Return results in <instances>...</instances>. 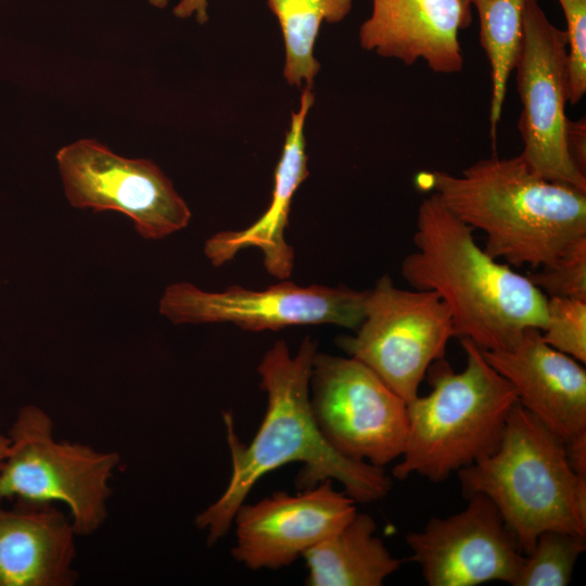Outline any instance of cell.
<instances>
[{"mask_svg":"<svg viewBox=\"0 0 586 586\" xmlns=\"http://www.w3.org/2000/svg\"><path fill=\"white\" fill-rule=\"evenodd\" d=\"M316 353V342L307 336L293 356L284 341H277L264 354L257 372L267 406L249 445L240 442L232 415L224 412L231 475L224 493L194 519L195 526L206 533L208 546L227 535L256 482L291 462L303 463L296 477L300 489L335 480L356 504L374 502L390 493L393 481L383 468L343 456L320 432L309 400Z\"/></svg>","mask_w":586,"mask_h":586,"instance_id":"obj_1","label":"cell"},{"mask_svg":"<svg viewBox=\"0 0 586 586\" xmlns=\"http://www.w3.org/2000/svg\"><path fill=\"white\" fill-rule=\"evenodd\" d=\"M415 182L484 232V251L509 266L538 269L586 237V191L542 177L520 155L480 160L459 176L421 171Z\"/></svg>","mask_w":586,"mask_h":586,"instance_id":"obj_2","label":"cell"},{"mask_svg":"<svg viewBox=\"0 0 586 586\" xmlns=\"http://www.w3.org/2000/svg\"><path fill=\"white\" fill-rule=\"evenodd\" d=\"M472 230L432 193L419 205L415 251L404 258L402 275L413 289L444 301L455 337L481 351L505 348L525 329H543L547 296L527 276L491 257Z\"/></svg>","mask_w":586,"mask_h":586,"instance_id":"obj_3","label":"cell"},{"mask_svg":"<svg viewBox=\"0 0 586 586\" xmlns=\"http://www.w3.org/2000/svg\"><path fill=\"white\" fill-rule=\"evenodd\" d=\"M462 495L487 497L523 555L538 535H586V477L571 467L564 442L519 403L497 448L457 473Z\"/></svg>","mask_w":586,"mask_h":586,"instance_id":"obj_4","label":"cell"},{"mask_svg":"<svg viewBox=\"0 0 586 586\" xmlns=\"http://www.w3.org/2000/svg\"><path fill=\"white\" fill-rule=\"evenodd\" d=\"M466 367L456 372L444 360L429 368L431 391L407 403L408 432L392 475L432 482L494 451L518 403L511 384L469 339H460Z\"/></svg>","mask_w":586,"mask_h":586,"instance_id":"obj_5","label":"cell"},{"mask_svg":"<svg viewBox=\"0 0 586 586\" xmlns=\"http://www.w3.org/2000/svg\"><path fill=\"white\" fill-rule=\"evenodd\" d=\"M0 467V501L67 507L78 536L97 532L107 517L111 479L120 463L114 450L56 440L53 421L40 407L20 408L8 431Z\"/></svg>","mask_w":586,"mask_h":586,"instance_id":"obj_6","label":"cell"},{"mask_svg":"<svg viewBox=\"0 0 586 586\" xmlns=\"http://www.w3.org/2000/svg\"><path fill=\"white\" fill-rule=\"evenodd\" d=\"M455 337L449 308L433 291L404 290L382 276L367 290L365 316L337 346L369 367L399 397L409 403L431 365L444 359Z\"/></svg>","mask_w":586,"mask_h":586,"instance_id":"obj_7","label":"cell"},{"mask_svg":"<svg viewBox=\"0 0 586 586\" xmlns=\"http://www.w3.org/2000/svg\"><path fill=\"white\" fill-rule=\"evenodd\" d=\"M309 400L320 432L343 456L381 468L402 456L407 403L361 361L317 352Z\"/></svg>","mask_w":586,"mask_h":586,"instance_id":"obj_8","label":"cell"},{"mask_svg":"<svg viewBox=\"0 0 586 586\" xmlns=\"http://www.w3.org/2000/svg\"><path fill=\"white\" fill-rule=\"evenodd\" d=\"M522 105L519 154L542 177L586 191V176L572 162L565 143L568 116V37L537 0H527L514 61Z\"/></svg>","mask_w":586,"mask_h":586,"instance_id":"obj_9","label":"cell"},{"mask_svg":"<svg viewBox=\"0 0 586 586\" xmlns=\"http://www.w3.org/2000/svg\"><path fill=\"white\" fill-rule=\"evenodd\" d=\"M56 162L73 207L122 213L145 240L164 239L190 222L189 206L151 160L127 158L81 139L61 148Z\"/></svg>","mask_w":586,"mask_h":586,"instance_id":"obj_10","label":"cell"},{"mask_svg":"<svg viewBox=\"0 0 586 586\" xmlns=\"http://www.w3.org/2000/svg\"><path fill=\"white\" fill-rule=\"evenodd\" d=\"M366 297L367 291L301 286L286 280L265 290L230 285L220 292L177 282L165 289L158 310L175 324L232 323L255 332L305 324L356 330L365 316Z\"/></svg>","mask_w":586,"mask_h":586,"instance_id":"obj_11","label":"cell"},{"mask_svg":"<svg viewBox=\"0 0 586 586\" xmlns=\"http://www.w3.org/2000/svg\"><path fill=\"white\" fill-rule=\"evenodd\" d=\"M467 499L461 511L407 533L410 560L430 586L512 585L524 556L513 534L487 497Z\"/></svg>","mask_w":586,"mask_h":586,"instance_id":"obj_12","label":"cell"},{"mask_svg":"<svg viewBox=\"0 0 586 586\" xmlns=\"http://www.w3.org/2000/svg\"><path fill=\"white\" fill-rule=\"evenodd\" d=\"M357 512L356 501L332 480L292 495L277 492L235 511L232 557L251 570L288 566L342 527Z\"/></svg>","mask_w":586,"mask_h":586,"instance_id":"obj_13","label":"cell"},{"mask_svg":"<svg viewBox=\"0 0 586 586\" xmlns=\"http://www.w3.org/2000/svg\"><path fill=\"white\" fill-rule=\"evenodd\" d=\"M513 387L518 403L564 444L586 436V371L583 364L548 345L527 328L511 345L482 351Z\"/></svg>","mask_w":586,"mask_h":586,"instance_id":"obj_14","label":"cell"},{"mask_svg":"<svg viewBox=\"0 0 586 586\" xmlns=\"http://www.w3.org/2000/svg\"><path fill=\"white\" fill-rule=\"evenodd\" d=\"M359 28L362 49L405 65L423 61L436 74L463 67L459 33L472 22L464 0H371Z\"/></svg>","mask_w":586,"mask_h":586,"instance_id":"obj_15","label":"cell"},{"mask_svg":"<svg viewBox=\"0 0 586 586\" xmlns=\"http://www.w3.org/2000/svg\"><path fill=\"white\" fill-rule=\"evenodd\" d=\"M314 102L313 89L304 88L300 107L291 115L266 212L244 229L220 231L206 240L204 253L213 266L225 265L240 251L256 247L262 251L264 267L272 277L286 280L292 275L295 256L285 240V229L294 194L309 175L304 130Z\"/></svg>","mask_w":586,"mask_h":586,"instance_id":"obj_16","label":"cell"},{"mask_svg":"<svg viewBox=\"0 0 586 586\" xmlns=\"http://www.w3.org/2000/svg\"><path fill=\"white\" fill-rule=\"evenodd\" d=\"M76 533L53 504L0 505V586H71Z\"/></svg>","mask_w":586,"mask_h":586,"instance_id":"obj_17","label":"cell"},{"mask_svg":"<svg viewBox=\"0 0 586 586\" xmlns=\"http://www.w3.org/2000/svg\"><path fill=\"white\" fill-rule=\"evenodd\" d=\"M374 520L356 512L342 527L308 549L303 558L309 586H381L396 572L395 558L377 536Z\"/></svg>","mask_w":586,"mask_h":586,"instance_id":"obj_18","label":"cell"},{"mask_svg":"<svg viewBox=\"0 0 586 586\" xmlns=\"http://www.w3.org/2000/svg\"><path fill=\"white\" fill-rule=\"evenodd\" d=\"M277 17L284 43L283 78L297 88L313 89L320 71L314 55L322 23H339L349 13L353 0H266Z\"/></svg>","mask_w":586,"mask_h":586,"instance_id":"obj_19","label":"cell"},{"mask_svg":"<svg viewBox=\"0 0 586 586\" xmlns=\"http://www.w3.org/2000/svg\"><path fill=\"white\" fill-rule=\"evenodd\" d=\"M480 21V42L491 67V136L496 137L506 100L507 85L513 71L522 34L523 12L527 0H464Z\"/></svg>","mask_w":586,"mask_h":586,"instance_id":"obj_20","label":"cell"},{"mask_svg":"<svg viewBox=\"0 0 586 586\" xmlns=\"http://www.w3.org/2000/svg\"><path fill=\"white\" fill-rule=\"evenodd\" d=\"M586 549V535L546 531L523 556L512 586H566L575 564Z\"/></svg>","mask_w":586,"mask_h":586,"instance_id":"obj_21","label":"cell"},{"mask_svg":"<svg viewBox=\"0 0 586 586\" xmlns=\"http://www.w3.org/2000/svg\"><path fill=\"white\" fill-rule=\"evenodd\" d=\"M543 340L557 351L586 362V301L547 297Z\"/></svg>","mask_w":586,"mask_h":586,"instance_id":"obj_22","label":"cell"},{"mask_svg":"<svg viewBox=\"0 0 586 586\" xmlns=\"http://www.w3.org/2000/svg\"><path fill=\"white\" fill-rule=\"evenodd\" d=\"M527 278L547 297L586 301V237Z\"/></svg>","mask_w":586,"mask_h":586,"instance_id":"obj_23","label":"cell"},{"mask_svg":"<svg viewBox=\"0 0 586 586\" xmlns=\"http://www.w3.org/2000/svg\"><path fill=\"white\" fill-rule=\"evenodd\" d=\"M568 37V97L571 104L586 93V0H558Z\"/></svg>","mask_w":586,"mask_h":586,"instance_id":"obj_24","label":"cell"},{"mask_svg":"<svg viewBox=\"0 0 586 586\" xmlns=\"http://www.w3.org/2000/svg\"><path fill=\"white\" fill-rule=\"evenodd\" d=\"M568 153L576 168L586 176V119H568L565 129Z\"/></svg>","mask_w":586,"mask_h":586,"instance_id":"obj_25","label":"cell"},{"mask_svg":"<svg viewBox=\"0 0 586 586\" xmlns=\"http://www.w3.org/2000/svg\"><path fill=\"white\" fill-rule=\"evenodd\" d=\"M169 0H149V2L157 8H164ZM174 14L179 18L195 16L200 24L208 21L207 0H180L174 8Z\"/></svg>","mask_w":586,"mask_h":586,"instance_id":"obj_26","label":"cell"},{"mask_svg":"<svg viewBox=\"0 0 586 586\" xmlns=\"http://www.w3.org/2000/svg\"><path fill=\"white\" fill-rule=\"evenodd\" d=\"M572 469L586 477V436L565 445Z\"/></svg>","mask_w":586,"mask_h":586,"instance_id":"obj_27","label":"cell"},{"mask_svg":"<svg viewBox=\"0 0 586 586\" xmlns=\"http://www.w3.org/2000/svg\"><path fill=\"white\" fill-rule=\"evenodd\" d=\"M9 445H10L9 436L8 434H4L0 428V467L8 455Z\"/></svg>","mask_w":586,"mask_h":586,"instance_id":"obj_28","label":"cell"}]
</instances>
